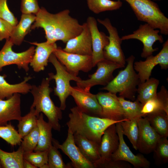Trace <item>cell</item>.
I'll return each mask as SVG.
<instances>
[{
    "mask_svg": "<svg viewBox=\"0 0 168 168\" xmlns=\"http://www.w3.org/2000/svg\"><path fill=\"white\" fill-rule=\"evenodd\" d=\"M70 13V10L66 9L53 14L42 7L35 15V19L31 29L43 28L46 41L50 43L61 40L66 43L80 34L83 29L82 24H80Z\"/></svg>",
    "mask_w": 168,
    "mask_h": 168,
    "instance_id": "obj_1",
    "label": "cell"
},
{
    "mask_svg": "<svg viewBox=\"0 0 168 168\" xmlns=\"http://www.w3.org/2000/svg\"><path fill=\"white\" fill-rule=\"evenodd\" d=\"M68 130L100 144L104 131L109 126L129 119L115 121L89 115L81 111L76 106L70 109Z\"/></svg>",
    "mask_w": 168,
    "mask_h": 168,
    "instance_id": "obj_2",
    "label": "cell"
},
{
    "mask_svg": "<svg viewBox=\"0 0 168 168\" xmlns=\"http://www.w3.org/2000/svg\"><path fill=\"white\" fill-rule=\"evenodd\" d=\"M51 80L49 77L43 78L39 86L32 85L30 92L33 96V101L30 108H34L39 114L43 113L48 118L53 129L60 132L59 120L62 118V110L55 105L50 98V94L53 91L49 87Z\"/></svg>",
    "mask_w": 168,
    "mask_h": 168,
    "instance_id": "obj_3",
    "label": "cell"
},
{
    "mask_svg": "<svg viewBox=\"0 0 168 168\" xmlns=\"http://www.w3.org/2000/svg\"><path fill=\"white\" fill-rule=\"evenodd\" d=\"M135 59L133 55L126 59L127 64L125 68L120 71L115 77L100 89L115 94L118 93L119 97L134 101L137 86L140 82L138 73L133 68Z\"/></svg>",
    "mask_w": 168,
    "mask_h": 168,
    "instance_id": "obj_4",
    "label": "cell"
},
{
    "mask_svg": "<svg viewBox=\"0 0 168 168\" xmlns=\"http://www.w3.org/2000/svg\"><path fill=\"white\" fill-rule=\"evenodd\" d=\"M129 5L137 20L148 23L161 34L168 35V18L152 0H123Z\"/></svg>",
    "mask_w": 168,
    "mask_h": 168,
    "instance_id": "obj_5",
    "label": "cell"
},
{
    "mask_svg": "<svg viewBox=\"0 0 168 168\" xmlns=\"http://www.w3.org/2000/svg\"><path fill=\"white\" fill-rule=\"evenodd\" d=\"M48 61L54 66L56 71L55 74L52 72L48 74L49 77L55 81L56 86L54 87V94L58 97L60 101V109L64 110L66 107V100L71 94V86L70 81L73 80L77 82L82 79L70 73L53 53L50 55Z\"/></svg>",
    "mask_w": 168,
    "mask_h": 168,
    "instance_id": "obj_6",
    "label": "cell"
},
{
    "mask_svg": "<svg viewBox=\"0 0 168 168\" xmlns=\"http://www.w3.org/2000/svg\"><path fill=\"white\" fill-rule=\"evenodd\" d=\"M96 65L97 68L96 72L89 75V79H81L76 82L77 86L87 91H90L91 88L96 85L105 86L114 78V71L123 68L119 64L105 58L99 62Z\"/></svg>",
    "mask_w": 168,
    "mask_h": 168,
    "instance_id": "obj_7",
    "label": "cell"
},
{
    "mask_svg": "<svg viewBox=\"0 0 168 168\" xmlns=\"http://www.w3.org/2000/svg\"><path fill=\"white\" fill-rule=\"evenodd\" d=\"M97 21L105 27L109 34V43L104 49V58L119 64L124 68L126 61L121 47L123 40L119 35L117 29L112 25L108 18L104 20L98 18Z\"/></svg>",
    "mask_w": 168,
    "mask_h": 168,
    "instance_id": "obj_8",
    "label": "cell"
},
{
    "mask_svg": "<svg viewBox=\"0 0 168 168\" xmlns=\"http://www.w3.org/2000/svg\"><path fill=\"white\" fill-rule=\"evenodd\" d=\"M160 30L155 29L149 24H141L138 28L132 33L121 37L122 40L136 39L140 41L143 44L141 55L146 58L152 55L154 52L157 51L158 48H153V45L156 41L162 43L164 42L162 36L159 34Z\"/></svg>",
    "mask_w": 168,
    "mask_h": 168,
    "instance_id": "obj_9",
    "label": "cell"
},
{
    "mask_svg": "<svg viewBox=\"0 0 168 168\" xmlns=\"http://www.w3.org/2000/svg\"><path fill=\"white\" fill-rule=\"evenodd\" d=\"M13 45L8 38L6 40L0 51V72L4 67L12 64L16 65L19 69H22L28 72L29 70V65L35 53V47L31 46L25 51L16 53L12 49Z\"/></svg>",
    "mask_w": 168,
    "mask_h": 168,
    "instance_id": "obj_10",
    "label": "cell"
},
{
    "mask_svg": "<svg viewBox=\"0 0 168 168\" xmlns=\"http://www.w3.org/2000/svg\"><path fill=\"white\" fill-rule=\"evenodd\" d=\"M58 60L71 74L77 76L80 71L88 72L92 66L91 55L70 53L58 47L53 52Z\"/></svg>",
    "mask_w": 168,
    "mask_h": 168,
    "instance_id": "obj_11",
    "label": "cell"
},
{
    "mask_svg": "<svg viewBox=\"0 0 168 168\" xmlns=\"http://www.w3.org/2000/svg\"><path fill=\"white\" fill-rule=\"evenodd\" d=\"M159 65L161 69L168 68V40L162 45L160 52L155 56L152 55L146 58L145 61L134 62L133 68L138 72L140 82L148 80L151 75L152 71L157 65Z\"/></svg>",
    "mask_w": 168,
    "mask_h": 168,
    "instance_id": "obj_12",
    "label": "cell"
},
{
    "mask_svg": "<svg viewBox=\"0 0 168 168\" xmlns=\"http://www.w3.org/2000/svg\"><path fill=\"white\" fill-rule=\"evenodd\" d=\"M70 95L73 97L78 109L90 116L101 117L102 108L96 95L78 86L70 87Z\"/></svg>",
    "mask_w": 168,
    "mask_h": 168,
    "instance_id": "obj_13",
    "label": "cell"
},
{
    "mask_svg": "<svg viewBox=\"0 0 168 168\" xmlns=\"http://www.w3.org/2000/svg\"><path fill=\"white\" fill-rule=\"evenodd\" d=\"M120 122L115 124L116 130L119 138V145L117 149L112 155L111 158L115 160L127 161L135 168H149L150 161L142 153L134 154L126 143Z\"/></svg>",
    "mask_w": 168,
    "mask_h": 168,
    "instance_id": "obj_14",
    "label": "cell"
},
{
    "mask_svg": "<svg viewBox=\"0 0 168 168\" xmlns=\"http://www.w3.org/2000/svg\"><path fill=\"white\" fill-rule=\"evenodd\" d=\"M52 144L68 157L71 161L70 165L72 167L75 168H94L93 164L87 161L75 143L73 134L68 129L67 138L62 144L53 138Z\"/></svg>",
    "mask_w": 168,
    "mask_h": 168,
    "instance_id": "obj_15",
    "label": "cell"
},
{
    "mask_svg": "<svg viewBox=\"0 0 168 168\" xmlns=\"http://www.w3.org/2000/svg\"><path fill=\"white\" fill-rule=\"evenodd\" d=\"M137 121L138 150L142 154H149L153 152L160 137L151 126L146 117L138 119Z\"/></svg>",
    "mask_w": 168,
    "mask_h": 168,
    "instance_id": "obj_16",
    "label": "cell"
},
{
    "mask_svg": "<svg viewBox=\"0 0 168 168\" xmlns=\"http://www.w3.org/2000/svg\"><path fill=\"white\" fill-rule=\"evenodd\" d=\"M96 95L102 108L101 118L115 121L127 119L125 118L123 110L116 94L108 91L100 92Z\"/></svg>",
    "mask_w": 168,
    "mask_h": 168,
    "instance_id": "obj_17",
    "label": "cell"
},
{
    "mask_svg": "<svg viewBox=\"0 0 168 168\" xmlns=\"http://www.w3.org/2000/svg\"><path fill=\"white\" fill-rule=\"evenodd\" d=\"M86 22L91 35L92 51V63L93 67H94L99 62L104 59V49L109 43V37L104 33L99 30L97 21L95 17L88 16Z\"/></svg>",
    "mask_w": 168,
    "mask_h": 168,
    "instance_id": "obj_18",
    "label": "cell"
},
{
    "mask_svg": "<svg viewBox=\"0 0 168 168\" xmlns=\"http://www.w3.org/2000/svg\"><path fill=\"white\" fill-rule=\"evenodd\" d=\"M82 31L77 36L69 40L63 49L67 52L82 55H92L91 39L86 22L82 24Z\"/></svg>",
    "mask_w": 168,
    "mask_h": 168,
    "instance_id": "obj_19",
    "label": "cell"
},
{
    "mask_svg": "<svg viewBox=\"0 0 168 168\" xmlns=\"http://www.w3.org/2000/svg\"><path fill=\"white\" fill-rule=\"evenodd\" d=\"M20 93L14 94L6 100L0 99V126L12 120L19 121L22 117Z\"/></svg>",
    "mask_w": 168,
    "mask_h": 168,
    "instance_id": "obj_20",
    "label": "cell"
},
{
    "mask_svg": "<svg viewBox=\"0 0 168 168\" xmlns=\"http://www.w3.org/2000/svg\"><path fill=\"white\" fill-rule=\"evenodd\" d=\"M36 46L32 61L30 65L35 72L43 71L48 65L50 55L58 47L55 43L47 41L42 42H29Z\"/></svg>",
    "mask_w": 168,
    "mask_h": 168,
    "instance_id": "obj_21",
    "label": "cell"
},
{
    "mask_svg": "<svg viewBox=\"0 0 168 168\" xmlns=\"http://www.w3.org/2000/svg\"><path fill=\"white\" fill-rule=\"evenodd\" d=\"M119 145V138L115 124H113L106 129L102 137L99 149L100 159L98 161L110 159L112 155L117 149Z\"/></svg>",
    "mask_w": 168,
    "mask_h": 168,
    "instance_id": "obj_22",
    "label": "cell"
},
{
    "mask_svg": "<svg viewBox=\"0 0 168 168\" xmlns=\"http://www.w3.org/2000/svg\"><path fill=\"white\" fill-rule=\"evenodd\" d=\"M75 143L85 158L93 164L100 159V144L77 133L73 134Z\"/></svg>",
    "mask_w": 168,
    "mask_h": 168,
    "instance_id": "obj_23",
    "label": "cell"
},
{
    "mask_svg": "<svg viewBox=\"0 0 168 168\" xmlns=\"http://www.w3.org/2000/svg\"><path fill=\"white\" fill-rule=\"evenodd\" d=\"M5 77L0 75V99L8 98L16 93L26 94L30 92L32 85L28 82L32 78L31 77H26L22 81L15 84L8 83Z\"/></svg>",
    "mask_w": 168,
    "mask_h": 168,
    "instance_id": "obj_24",
    "label": "cell"
},
{
    "mask_svg": "<svg viewBox=\"0 0 168 168\" xmlns=\"http://www.w3.org/2000/svg\"><path fill=\"white\" fill-rule=\"evenodd\" d=\"M35 18V15L34 14H22L19 22L14 27L9 38L14 45H20L22 44L25 37L31 30L32 24Z\"/></svg>",
    "mask_w": 168,
    "mask_h": 168,
    "instance_id": "obj_25",
    "label": "cell"
},
{
    "mask_svg": "<svg viewBox=\"0 0 168 168\" xmlns=\"http://www.w3.org/2000/svg\"><path fill=\"white\" fill-rule=\"evenodd\" d=\"M37 126L39 131L38 143L34 151L48 150L53 145L52 126L44 119L42 113L40 114L37 119Z\"/></svg>",
    "mask_w": 168,
    "mask_h": 168,
    "instance_id": "obj_26",
    "label": "cell"
},
{
    "mask_svg": "<svg viewBox=\"0 0 168 168\" xmlns=\"http://www.w3.org/2000/svg\"><path fill=\"white\" fill-rule=\"evenodd\" d=\"M159 80L154 77L149 78L138 86L136 100L143 105L148 100L156 98L157 89L159 84Z\"/></svg>",
    "mask_w": 168,
    "mask_h": 168,
    "instance_id": "obj_27",
    "label": "cell"
},
{
    "mask_svg": "<svg viewBox=\"0 0 168 168\" xmlns=\"http://www.w3.org/2000/svg\"><path fill=\"white\" fill-rule=\"evenodd\" d=\"M152 128L160 137L168 136V114L161 110L147 115L146 116Z\"/></svg>",
    "mask_w": 168,
    "mask_h": 168,
    "instance_id": "obj_28",
    "label": "cell"
},
{
    "mask_svg": "<svg viewBox=\"0 0 168 168\" xmlns=\"http://www.w3.org/2000/svg\"><path fill=\"white\" fill-rule=\"evenodd\" d=\"M24 151L21 146L16 151L7 152L0 148V161L4 168H23Z\"/></svg>",
    "mask_w": 168,
    "mask_h": 168,
    "instance_id": "obj_29",
    "label": "cell"
},
{
    "mask_svg": "<svg viewBox=\"0 0 168 168\" xmlns=\"http://www.w3.org/2000/svg\"><path fill=\"white\" fill-rule=\"evenodd\" d=\"M86 0L89 9L94 13L101 12L119 9L122 6L120 0Z\"/></svg>",
    "mask_w": 168,
    "mask_h": 168,
    "instance_id": "obj_30",
    "label": "cell"
},
{
    "mask_svg": "<svg viewBox=\"0 0 168 168\" xmlns=\"http://www.w3.org/2000/svg\"><path fill=\"white\" fill-rule=\"evenodd\" d=\"M39 115L34 108H30L29 113L22 117L19 121L18 132L22 138L37 126V119Z\"/></svg>",
    "mask_w": 168,
    "mask_h": 168,
    "instance_id": "obj_31",
    "label": "cell"
},
{
    "mask_svg": "<svg viewBox=\"0 0 168 168\" xmlns=\"http://www.w3.org/2000/svg\"><path fill=\"white\" fill-rule=\"evenodd\" d=\"M118 99L123 110L125 119H138L142 117L141 110L142 105L138 100L136 99L131 101L119 96Z\"/></svg>",
    "mask_w": 168,
    "mask_h": 168,
    "instance_id": "obj_32",
    "label": "cell"
},
{
    "mask_svg": "<svg viewBox=\"0 0 168 168\" xmlns=\"http://www.w3.org/2000/svg\"><path fill=\"white\" fill-rule=\"evenodd\" d=\"M138 119H128L120 122L123 135L126 136L133 148L138 150Z\"/></svg>",
    "mask_w": 168,
    "mask_h": 168,
    "instance_id": "obj_33",
    "label": "cell"
},
{
    "mask_svg": "<svg viewBox=\"0 0 168 168\" xmlns=\"http://www.w3.org/2000/svg\"><path fill=\"white\" fill-rule=\"evenodd\" d=\"M153 152L155 163L159 166L168 161V140L167 138L160 137Z\"/></svg>",
    "mask_w": 168,
    "mask_h": 168,
    "instance_id": "obj_34",
    "label": "cell"
},
{
    "mask_svg": "<svg viewBox=\"0 0 168 168\" xmlns=\"http://www.w3.org/2000/svg\"><path fill=\"white\" fill-rule=\"evenodd\" d=\"M0 138L13 146L20 145L22 138L11 124L0 126Z\"/></svg>",
    "mask_w": 168,
    "mask_h": 168,
    "instance_id": "obj_35",
    "label": "cell"
},
{
    "mask_svg": "<svg viewBox=\"0 0 168 168\" xmlns=\"http://www.w3.org/2000/svg\"><path fill=\"white\" fill-rule=\"evenodd\" d=\"M48 150L24 152L23 159L36 168L48 163Z\"/></svg>",
    "mask_w": 168,
    "mask_h": 168,
    "instance_id": "obj_36",
    "label": "cell"
},
{
    "mask_svg": "<svg viewBox=\"0 0 168 168\" xmlns=\"http://www.w3.org/2000/svg\"><path fill=\"white\" fill-rule=\"evenodd\" d=\"M58 148L53 145L48 150V163L49 168H70V164L66 165Z\"/></svg>",
    "mask_w": 168,
    "mask_h": 168,
    "instance_id": "obj_37",
    "label": "cell"
},
{
    "mask_svg": "<svg viewBox=\"0 0 168 168\" xmlns=\"http://www.w3.org/2000/svg\"><path fill=\"white\" fill-rule=\"evenodd\" d=\"M39 136V131L37 126L23 138L20 146L24 152L34 151L38 143Z\"/></svg>",
    "mask_w": 168,
    "mask_h": 168,
    "instance_id": "obj_38",
    "label": "cell"
},
{
    "mask_svg": "<svg viewBox=\"0 0 168 168\" xmlns=\"http://www.w3.org/2000/svg\"><path fill=\"white\" fill-rule=\"evenodd\" d=\"M94 168H131L129 163L123 161L115 160L111 158L104 161H98L94 164Z\"/></svg>",
    "mask_w": 168,
    "mask_h": 168,
    "instance_id": "obj_39",
    "label": "cell"
},
{
    "mask_svg": "<svg viewBox=\"0 0 168 168\" xmlns=\"http://www.w3.org/2000/svg\"><path fill=\"white\" fill-rule=\"evenodd\" d=\"M0 18L15 26L18 23L17 18L9 9L7 0H0Z\"/></svg>",
    "mask_w": 168,
    "mask_h": 168,
    "instance_id": "obj_40",
    "label": "cell"
},
{
    "mask_svg": "<svg viewBox=\"0 0 168 168\" xmlns=\"http://www.w3.org/2000/svg\"><path fill=\"white\" fill-rule=\"evenodd\" d=\"M40 9L38 0H21L20 10L22 14L35 15Z\"/></svg>",
    "mask_w": 168,
    "mask_h": 168,
    "instance_id": "obj_41",
    "label": "cell"
},
{
    "mask_svg": "<svg viewBox=\"0 0 168 168\" xmlns=\"http://www.w3.org/2000/svg\"><path fill=\"white\" fill-rule=\"evenodd\" d=\"M163 110L162 105L157 98L150 99L142 105L141 110L142 117L156 111Z\"/></svg>",
    "mask_w": 168,
    "mask_h": 168,
    "instance_id": "obj_42",
    "label": "cell"
},
{
    "mask_svg": "<svg viewBox=\"0 0 168 168\" xmlns=\"http://www.w3.org/2000/svg\"><path fill=\"white\" fill-rule=\"evenodd\" d=\"M13 28L9 23L0 18V41L9 38Z\"/></svg>",
    "mask_w": 168,
    "mask_h": 168,
    "instance_id": "obj_43",
    "label": "cell"
},
{
    "mask_svg": "<svg viewBox=\"0 0 168 168\" xmlns=\"http://www.w3.org/2000/svg\"><path fill=\"white\" fill-rule=\"evenodd\" d=\"M156 98L161 104L163 110L168 114V91L164 86H161L160 91L157 92Z\"/></svg>",
    "mask_w": 168,
    "mask_h": 168,
    "instance_id": "obj_44",
    "label": "cell"
},
{
    "mask_svg": "<svg viewBox=\"0 0 168 168\" xmlns=\"http://www.w3.org/2000/svg\"><path fill=\"white\" fill-rule=\"evenodd\" d=\"M23 168H36L30 163L23 159Z\"/></svg>",
    "mask_w": 168,
    "mask_h": 168,
    "instance_id": "obj_45",
    "label": "cell"
},
{
    "mask_svg": "<svg viewBox=\"0 0 168 168\" xmlns=\"http://www.w3.org/2000/svg\"><path fill=\"white\" fill-rule=\"evenodd\" d=\"M40 168H49V166L48 164H46L43 165Z\"/></svg>",
    "mask_w": 168,
    "mask_h": 168,
    "instance_id": "obj_46",
    "label": "cell"
},
{
    "mask_svg": "<svg viewBox=\"0 0 168 168\" xmlns=\"http://www.w3.org/2000/svg\"><path fill=\"white\" fill-rule=\"evenodd\" d=\"M152 0L155 2H156V1H161L163 0Z\"/></svg>",
    "mask_w": 168,
    "mask_h": 168,
    "instance_id": "obj_47",
    "label": "cell"
},
{
    "mask_svg": "<svg viewBox=\"0 0 168 168\" xmlns=\"http://www.w3.org/2000/svg\"><path fill=\"white\" fill-rule=\"evenodd\" d=\"M2 164H1V162L0 161V168H2Z\"/></svg>",
    "mask_w": 168,
    "mask_h": 168,
    "instance_id": "obj_48",
    "label": "cell"
}]
</instances>
